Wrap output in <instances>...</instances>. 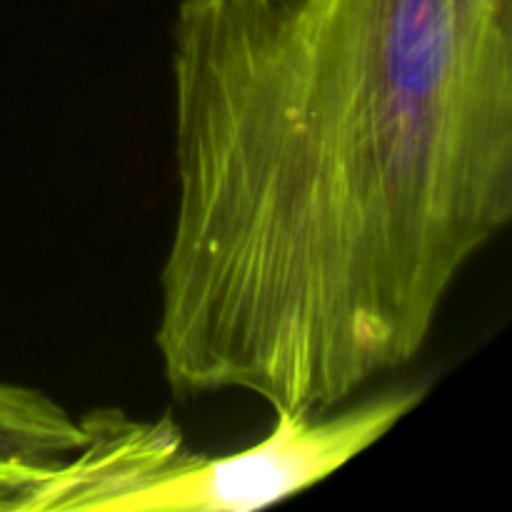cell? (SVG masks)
<instances>
[{
	"mask_svg": "<svg viewBox=\"0 0 512 512\" xmlns=\"http://www.w3.org/2000/svg\"><path fill=\"white\" fill-rule=\"evenodd\" d=\"M168 38L170 390L318 413L408 368L512 220V13L178 0Z\"/></svg>",
	"mask_w": 512,
	"mask_h": 512,
	"instance_id": "obj_1",
	"label": "cell"
},
{
	"mask_svg": "<svg viewBox=\"0 0 512 512\" xmlns=\"http://www.w3.org/2000/svg\"><path fill=\"white\" fill-rule=\"evenodd\" d=\"M425 398L423 385L385 390L318 413H275L263 440L228 455L188 453L163 415H83V448L45 480L35 512H253L278 505L358 458Z\"/></svg>",
	"mask_w": 512,
	"mask_h": 512,
	"instance_id": "obj_2",
	"label": "cell"
},
{
	"mask_svg": "<svg viewBox=\"0 0 512 512\" xmlns=\"http://www.w3.org/2000/svg\"><path fill=\"white\" fill-rule=\"evenodd\" d=\"M88 430L45 390L0 383V512L23 500L83 448Z\"/></svg>",
	"mask_w": 512,
	"mask_h": 512,
	"instance_id": "obj_3",
	"label": "cell"
},
{
	"mask_svg": "<svg viewBox=\"0 0 512 512\" xmlns=\"http://www.w3.org/2000/svg\"><path fill=\"white\" fill-rule=\"evenodd\" d=\"M470 3L488 10H505V13H512V0H470Z\"/></svg>",
	"mask_w": 512,
	"mask_h": 512,
	"instance_id": "obj_4",
	"label": "cell"
}]
</instances>
